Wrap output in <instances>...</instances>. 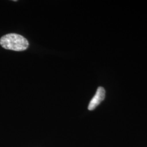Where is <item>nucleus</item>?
Returning a JSON list of instances; mask_svg holds the SVG:
<instances>
[{"mask_svg":"<svg viewBox=\"0 0 147 147\" xmlns=\"http://www.w3.org/2000/svg\"><path fill=\"white\" fill-rule=\"evenodd\" d=\"M1 47L7 50L16 51L26 50L29 43L25 37L16 33H9L1 37L0 39Z\"/></svg>","mask_w":147,"mask_h":147,"instance_id":"nucleus-1","label":"nucleus"},{"mask_svg":"<svg viewBox=\"0 0 147 147\" xmlns=\"http://www.w3.org/2000/svg\"><path fill=\"white\" fill-rule=\"evenodd\" d=\"M105 98V90L103 87H99L96 90L94 97L89 102L88 109L90 111L93 110L104 100Z\"/></svg>","mask_w":147,"mask_h":147,"instance_id":"nucleus-2","label":"nucleus"}]
</instances>
